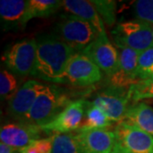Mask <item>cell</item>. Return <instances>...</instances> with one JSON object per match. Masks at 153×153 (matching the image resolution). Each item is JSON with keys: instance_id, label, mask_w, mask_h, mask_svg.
<instances>
[{"instance_id": "4316f807", "label": "cell", "mask_w": 153, "mask_h": 153, "mask_svg": "<svg viewBox=\"0 0 153 153\" xmlns=\"http://www.w3.org/2000/svg\"><path fill=\"white\" fill-rule=\"evenodd\" d=\"M17 152L16 149L11 147L4 143H0V153H15Z\"/></svg>"}, {"instance_id": "5b68a950", "label": "cell", "mask_w": 153, "mask_h": 153, "mask_svg": "<svg viewBox=\"0 0 153 153\" xmlns=\"http://www.w3.org/2000/svg\"><path fill=\"white\" fill-rule=\"evenodd\" d=\"M115 145L111 153H153V137L127 121L114 128Z\"/></svg>"}, {"instance_id": "7c38bea8", "label": "cell", "mask_w": 153, "mask_h": 153, "mask_svg": "<svg viewBox=\"0 0 153 153\" xmlns=\"http://www.w3.org/2000/svg\"><path fill=\"white\" fill-rule=\"evenodd\" d=\"M44 84L31 79L23 83L8 100V112L17 121L25 122Z\"/></svg>"}, {"instance_id": "277c9868", "label": "cell", "mask_w": 153, "mask_h": 153, "mask_svg": "<svg viewBox=\"0 0 153 153\" xmlns=\"http://www.w3.org/2000/svg\"><path fill=\"white\" fill-rule=\"evenodd\" d=\"M111 35L118 48H128L141 53L153 47L152 25L137 19L117 24Z\"/></svg>"}, {"instance_id": "f1b7e54d", "label": "cell", "mask_w": 153, "mask_h": 153, "mask_svg": "<svg viewBox=\"0 0 153 153\" xmlns=\"http://www.w3.org/2000/svg\"><path fill=\"white\" fill-rule=\"evenodd\" d=\"M15 153H19V152H18V151H17V152H16Z\"/></svg>"}, {"instance_id": "4fadbf2b", "label": "cell", "mask_w": 153, "mask_h": 153, "mask_svg": "<svg viewBox=\"0 0 153 153\" xmlns=\"http://www.w3.org/2000/svg\"><path fill=\"white\" fill-rule=\"evenodd\" d=\"M118 66L111 76H107L109 86L129 88L140 79L137 74L138 59L140 53L128 48H119Z\"/></svg>"}, {"instance_id": "2e32d148", "label": "cell", "mask_w": 153, "mask_h": 153, "mask_svg": "<svg viewBox=\"0 0 153 153\" xmlns=\"http://www.w3.org/2000/svg\"><path fill=\"white\" fill-rule=\"evenodd\" d=\"M62 7L67 13L80 17L91 24L98 32L99 36L106 35L104 22L91 1L64 0Z\"/></svg>"}, {"instance_id": "cb8c5ba5", "label": "cell", "mask_w": 153, "mask_h": 153, "mask_svg": "<svg viewBox=\"0 0 153 153\" xmlns=\"http://www.w3.org/2000/svg\"><path fill=\"white\" fill-rule=\"evenodd\" d=\"M134 13L137 20L153 26V0H139L134 3Z\"/></svg>"}, {"instance_id": "6da1fadb", "label": "cell", "mask_w": 153, "mask_h": 153, "mask_svg": "<svg viewBox=\"0 0 153 153\" xmlns=\"http://www.w3.org/2000/svg\"><path fill=\"white\" fill-rule=\"evenodd\" d=\"M37 40V58L32 76L52 83L65 84L66 66L76 52L56 34H43Z\"/></svg>"}, {"instance_id": "484cf974", "label": "cell", "mask_w": 153, "mask_h": 153, "mask_svg": "<svg viewBox=\"0 0 153 153\" xmlns=\"http://www.w3.org/2000/svg\"><path fill=\"white\" fill-rule=\"evenodd\" d=\"M18 152H19V153H41L40 151L38 150V148L34 145L33 142L26 147L18 150Z\"/></svg>"}, {"instance_id": "603a6c76", "label": "cell", "mask_w": 153, "mask_h": 153, "mask_svg": "<svg viewBox=\"0 0 153 153\" xmlns=\"http://www.w3.org/2000/svg\"><path fill=\"white\" fill-rule=\"evenodd\" d=\"M131 100L138 103L141 100L153 99V79L139 80L128 88Z\"/></svg>"}, {"instance_id": "9c48e42d", "label": "cell", "mask_w": 153, "mask_h": 153, "mask_svg": "<svg viewBox=\"0 0 153 153\" xmlns=\"http://www.w3.org/2000/svg\"><path fill=\"white\" fill-rule=\"evenodd\" d=\"M85 100H76L71 102L60 114L51 122L40 127L41 129L47 134L52 135L55 134H66L76 132L82 124Z\"/></svg>"}, {"instance_id": "ba28073f", "label": "cell", "mask_w": 153, "mask_h": 153, "mask_svg": "<svg viewBox=\"0 0 153 153\" xmlns=\"http://www.w3.org/2000/svg\"><path fill=\"white\" fill-rule=\"evenodd\" d=\"M102 79V72L86 55L75 53L69 60L65 72V83L76 87H88Z\"/></svg>"}, {"instance_id": "f546056e", "label": "cell", "mask_w": 153, "mask_h": 153, "mask_svg": "<svg viewBox=\"0 0 153 153\" xmlns=\"http://www.w3.org/2000/svg\"><path fill=\"white\" fill-rule=\"evenodd\" d=\"M152 32H153V26H152Z\"/></svg>"}, {"instance_id": "d4e9b609", "label": "cell", "mask_w": 153, "mask_h": 153, "mask_svg": "<svg viewBox=\"0 0 153 153\" xmlns=\"http://www.w3.org/2000/svg\"><path fill=\"white\" fill-rule=\"evenodd\" d=\"M153 66V47L141 52L138 59V68L137 74L138 77L142 74L144 71L148 70ZM140 79V78H139Z\"/></svg>"}, {"instance_id": "8992f818", "label": "cell", "mask_w": 153, "mask_h": 153, "mask_svg": "<svg viewBox=\"0 0 153 153\" xmlns=\"http://www.w3.org/2000/svg\"><path fill=\"white\" fill-rule=\"evenodd\" d=\"M37 58V40L23 39L10 46L3 55L2 60L7 69L15 75L27 76L33 72Z\"/></svg>"}, {"instance_id": "8fae6325", "label": "cell", "mask_w": 153, "mask_h": 153, "mask_svg": "<svg viewBox=\"0 0 153 153\" xmlns=\"http://www.w3.org/2000/svg\"><path fill=\"white\" fill-rule=\"evenodd\" d=\"M42 132L43 130L38 126L17 121L1 127L0 140L1 142L18 151L31 145L35 140L42 139Z\"/></svg>"}, {"instance_id": "44dd1931", "label": "cell", "mask_w": 153, "mask_h": 153, "mask_svg": "<svg viewBox=\"0 0 153 153\" xmlns=\"http://www.w3.org/2000/svg\"><path fill=\"white\" fill-rule=\"evenodd\" d=\"M17 77L8 69L0 72V95L2 100H10L19 88Z\"/></svg>"}, {"instance_id": "7a4b0ae2", "label": "cell", "mask_w": 153, "mask_h": 153, "mask_svg": "<svg viewBox=\"0 0 153 153\" xmlns=\"http://www.w3.org/2000/svg\"><path fill=\"white\" fill-rule=\"evenodd\" d=\"M72 102L71 95L55 84H44L25 122L42 127L53 120Z\"/></svg>"}, {"instance_id": "9a60e30c", "label": "cell", "mask_w": 153, "mask_h": 153, "mask_svg": "<svg viewBox=\"0 0 153 153\" xmlns=\"http://www.w3.org/2000/svg\"><path fill=\"white\" fill-rule=\"evenodd\" d=\"M27 1L25 0H1L0 21L4 32L24 29Z\"/></svg>"}, {"instance_id": "83f0119b", "label": "cell", "mask_w": 153, "mask_h": 153, "mask_svg": "<svg viewBox=\"0 0 153 153\" xmlns=\"http://www.w3.org/2000/svg\"><path fill=\"white\" fill-rule=\"evenodd\" d=\"M140 80H145V79H153V66L149 68L148 70L144 71L140 76H139Z\"/></svg>"}, {"instance_id": "7402d4cb", "label": "cell", "mask_w": 153, "mask_h": 153, "mask_svg": "<svg viewBox=\"0 0 153 153\" xmlns=\"http://www.w3.org/2000/svg\"><path fill=\"white\" fill-rule=\"evenodd\" d=\"M104 23L111 27L117 19V3L111 0H92L91 1Z\"/></svg>"}, {"instance_id": "ffe728a7", "label": "cell", "mask_w": 153, "mask_h": 153, "mask_svg": "<svg viewBox=\"0 0 153 153\" xmlns=\"http://www.w3.org/2000/svg\"><path fill=\"white\" fill-rule=\"evenodd\" d=\"M51 153H81L76 134L72 133L53 134V147Z\"/></svg>"}, {"instance_id": "d6986e66", "label": "cell", "mask_w": 153, "mask_h": 153, "mask_svg": "<svg viewBox=\"0 0 153 153\" xmlns=\"http://www.w3.org/2000/svg\"><path fill=\"white\" fill-rule=\"evenodd\" d=\"M63 1L58 0H27L25 23L34 18H47L62 7Z\"/></svg>"}, {"instance_id": "5bb4252c", "label": "cell", "mask_w": 153, "mask_h": 153, "mask_svg": "<svg viewBox=\"0 0 153 153\" xmlns=\"http://www.w3.org/2000/svg\"><path fill=\"white\" fill-rule=\"evenodd\" d=\"M81 153H111L115 145L114 131L92 129L75 133Z\"/></svg>"}, {"instance_id": "e0dca14e", "label": "cell", "mask_w": 153, "mask_h": 153, "mask_svg": "<svg viewBox=\"0 0 153 153\" xmlns=\"http://www.w3.org/2000/svg\"><path fill=\"white\" fill-rule=\"evenodd\" d=\"M124 121L153 137V108L146 103L138 102L131 105Z\"/></svg>"}, {"instance_id": "3957f363", "label": "cell", "mask_w": 153, "mask_h": 153, "mask_svg": "<svg viewBox=\"0 0 153 153\" xmlns=\"http://www.w3.org/2000/svg\"><path fill=\"white\" fill-rule=\"evenodd\" d=\"M55 34L76 53H82L99 37L98 32L91 24L69 13L60 16L55 25Z\"/></svg>"}, {"instance_id": "52a82bcc", "label": "cell", "mask_w": 153, "mask_h": 153, "mask_svg": "<svg viewBox=\"0 0 153 153\" xmlns=\"http://www.w3.org/2000/svg\"><path fill=\"white\" fill-rule=\"evenodd\" d=\"M131 98L128 88L108 86L95 94L92 104L101 110L111 122L124 121Z\"/></svg>"}, {"instance_id": "30bf717a", "label": "cell", "mask_w": 153, "mask_h": 153, "mask_svg": "<svg viewBox=\"0 0 153 153\" xmlns=\"http://www.w3.org/2000/svg\"><path fill=\"white\" fill-rule=\"evenodd\" d=\"M106 74L111 76L118 66V50L110 42L107 35L99 36L82 52Z\"/></svg>"}, {"instance_id": "ac0fdd59", "label": "cell", "mask_w": 153, "mask_h": 153, "mask_svg": "<svg viewBox=\"0 0 153 153\" xmlns=\"http://www.w3.org/2000/svg\"><path fill=\"white\" fill-rule=\"evenodd\" d=\"M111 125L112 122L101 110L92 104L91 101L86 100L82 124L75 133L92 129H109Z\"/></svg>"}]
</instances>
